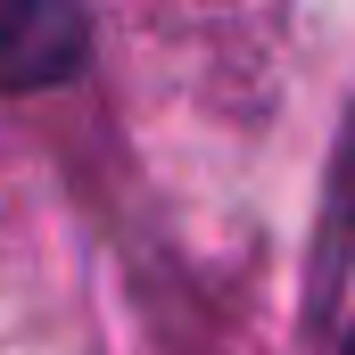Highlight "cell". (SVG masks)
<instances>
[{
  "mask_svg": "<svg viewBox=\"0 0 355 355\" xmlns=\"http://www.w3.org/2000/svg\"><path fill=\"white\" fill-rule=\"evenodd\" d=\"M0 42H8L0 75H58V67L75 58L83 25H75L67 8H0Z\"/></svg>",
  "mask_w": 355,
  "mask_h": 355,
  "instance_id": "obj_1",
  "label": "cell"
},
{
  "mask_svg": "<svg viewBox=\"0 0 355 355\" xmlns=\"http://www.w3.org/2000/svg\"><path fill=\"white\" fill-rule=\"evenodd\" d=\"M347 355H355V331H347Z\"/></svg>",
  "mask_w": 355,
  "mask_h": 355,
  "instance_id": "obj_2",
  "label": "cell"
}]
</instances>
